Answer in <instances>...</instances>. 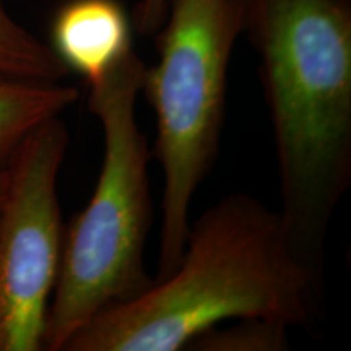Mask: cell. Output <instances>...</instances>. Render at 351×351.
Here are the masks:
<instances>
[{
  "label": "cell",
  "mask_w": 351,
  "mask_h": 351,
  "mask_svg": "<svg viewBox=\"0 0 351 351\" xmlns=\"http://www.w3.org/2000/svg\"><path fill=\"white\" fill-rule=\"evenodd\" d=\"M322 270L298 247L282 212L232 192L189 226L173 274L86 324L64 351H181L245 317L288 327L317 317Z\"/></svg>",
  "instance_id": "1"
},
{
  "label": "cell",
  "mask_w": 351,
  "mask_h": 351,
  "mask_svg": "<svg viewBox=\"0 0 351 351\" xmlns=\"http://www.w3.org/2000/svg\"><path fill=\"white\" fill-rule=\"evenodd\" d=\"M274 132L285 223L324 270L351 184V0H244Z\"/></svg>",
  "instance_id": "2"
},
{
  "label": "cell",
  "mask_w": 351,
  "mask_h": 351,
  "mask_svg": "<svg viewBox=\"0 0 351 351\" xmlns=\"http://www.w3.org/2000/svg\"><path fill=\"white\" fill-rule=\"evenodd\" d=\"M145 64L134 51L88 85V109L103 129L104 153L86 207L64 232L62 257L47 313L44 350L64 351L96 315L147 291L152 230V150L137 119Z\"/></svg>",
  "instance_id": "3"
},
{
  "label": "cell",
  "mask_w": 351,
  "mask_h": 351,
  "mask_svg": "<svg viewBox=\"0 0 351 351\" xmlns=\"http://www.w3.org/2000/svg\"><path fill=\"white\" fill-rule=\"evenodd\" d=\"M244 33V0H168L155 65L142 93L156 117L163 174L156 280L173 274L191 226L194 195L217 163L226 116L228 70Z\"/></svg>",
  "instance_id": "4"
},
{
  "label": "cell",
  "mask_w": 351,
  "mask_h": 351,
  "mask_svg": "<svg viewBox=\"0 0 351 351\" xmlns=\"http://www.w3.org/2000/svg\"><path fill=\"white\" fill-rule=\"evenodd\" d=\"M70 142L60 117L33 130L7 165L0 207V351L44 350L65 226L57 182Z\"/></svg>",
  "instance_id": "5"
},
{
  "label": "cell",
  "mask_w": 351,
  "mask_h": 351,
  "mask_svg": "<svg viewBox=\"0 0 351 351\" xmlns=\"http://www.w3.org/2000/svg\"><path fill=\"white\" fill-rule=\"evenodd\" d=\"M51 47L65 69L93 85L132 51V21L119 0H69L52 21Z\"/></svg>",
  "instance_id": "6"
},
{
  "label": "cell",
  "mask_w": 351,
  "mask_h": 351,
  "mask_svg": "<svg viewBox=\"0 0 351 351\" xmlns=\"http://www.w3.org/2000/svg\"><path fill=\"white\" fill-rule=\"evenodd\" d=\"M78 96L75 86L60 85V82L0 75V168L10 163L33 130L60 117Z\"/></svg>",
  "instance_id": "7"
},
{
  "label": "cell",
  "mask_w": 351,
  "mask_h": 351,
  "mask_svg": "<svg viewBox=\"0 0 351 351\" xmlns=\"http://www.w3.org/2000/svg\"><path fill=\"white\" fill-rule=\"evenodd\" d=\"M67 72L49 44L21 26L0 0V75L60 82Z\"/></svg>",
  "instance_id": "8"
},
{
  "label": "cell",
  "mask_w": 351,
  "mask_h": 351,
  "mask_svg": "<svg viewBox=\"0 0 351 351\" xmlns=\"http://www.w3.org/2000/svg\"><path fill=\"white\" fill-rule=\"evenodd\" d=\"M197 337L187 350L195 351H287L289 335L287 324L265 317L231 320Z\"/></svg>",
  "instance_id": "9"
},
{
  "label": "cell",
  "mask_w": 351,
  "mask_h": 351,
  "mask_svg": "<svg viewBox=\"0 0 351 351\" xmlns=\"http://www.w3.org/2000/svg\"><path fill=\"white\" fill-rule=\"evenodd\" d=\"M168 13V0H140L135 8V29L143 36H155Z\"/></svg>",
  "instance_id": "10"
},
{
  "label": "cell",
  "mask_w": 351,
  "mask_h": 351,
  "mask_svg": "<svg viewBox=\"0 0 351 351\" xmlns=\"http://www.w3.org/2000/svg\"><path fill=\"white\" fill-rule=\"evenodd\" d=\"M7 179H8V173H7V166H5V168H0V207H2L3 195H5Z\"/></svg>",
  "instance_id": "11"
}]
</instances>
